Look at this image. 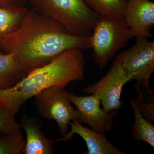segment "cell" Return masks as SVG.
Returning a JSON list of instances; mask_svg holds the SVG:
<instances>
[{
  "label": "cell",
  "mask_w": 154,
  "mask_h": 154,
  "mask_svg": "<svg viewBox=\"0 0 154 154\" xmlns=\"http://www.w3.org/2000/svg\"><path fill=\"white\" fill-rule=\"evenodd\" d=\"M0 41L1 47L13 54L27 75L69 49L92 48L91 36L71 35L60 22L33 8L19 30Z\"/></svg>",
  "instance_id": "6da1fadb"
},
{
  "label": "cell",
  "mask_w": 154,
  "mask_h": 154,
  "mask_svg": "<svg viewBox=\"0 0 154 154\" xmlns=\"http://www.w3.org/2000/svg\"><path fill=\"white\" fill-rule=\"evenodd\" d=\"M85 60L82 50L69 49L49 63L28 73L12 88L0 89V105L15 115L36 94L54 87L65 88L85 78Z\"/></svg>",
  "instance_id": "7a4b0ae2"
},
{
  "label": "cell",
  "mask_w": 154,
  "mask_h": 154,
  "mask_svg": "<svg viewBox=\"0 0 154 154\" xmlns=\"http://www.w3.org/2000/svg\"><path fill=\"white\" fill-rule=\"evenodd\" d=\"M36 11L60 22L68 33L77 36H91L99 15L84 0H28Z\"/></svg>",
  "instance_id": "3957f363"
},
{
  "label": "cell",
  "mask_w": 154,
  "mask_h": 154,
  "mask_svg": "<svg viewBox=\"0 0 154 154\" xmlns=\"http://www.w3.org/2000/svg\"><path fill=\"white\" fill-rule=\"evenodd\" d=\"M93 57L99 68L105 67L131 38L124 18L99 15L91 35Z\"/></svg>",
  "instance_id": "277c9868"
},
{
  "label": "cell",
  "mask_w": 154,
  "mask_h": 154,
  "mask_svg": "<svg viewBox=\"0 0 154 154\" xmlns=\"http://www.w3.org/2000/svg\"><path fill=\"white\" fill-rule=\"evenodd\" d=\"M68 93L64 88L54 87L34 96V105L38 115L45 119L54 120L63 137L69 132L70 122L79 118L78 110L72 106Z\"/></svg>",
  "instance_id": "5b68a950"
},
{
  "label": "cell",
  "mask_w": 154,
  "mask_h": 154,
  "mask_svg": "<svg viewBox=\"0 0 154 154\" xmlns=\"http://www.w3.org/2000/svg\"><path fill=\"white\" fill-rule=\"evenodd\" d=\"M136 38L135 44L117 57L128 76L142 84L151 96L150 81L154 71V42L144 36Z\"/></svg>",
  "instance_id": "8992f818"
},
{
  "label": "cell",
  "mask_w": 154,
  "mask_h": 154,
  "mask_svg": "<svg viewBox=\"0 0 154 154\" xmlns=\"http://www.w3.org/2000/svg\"><path fill=\"white\" fill-rule=\"evenodd\" d=\"M131 80L132 78L127 75L116 56L108 72L101 79L84 88L83 92L99 98L105 111L118 110L123 104V101L120 100L123 86Z\"/></svg>",
  "instance_id": "52a82bcc"
},
{
  "label": "cell",
  "mask_w": 154,
  "mask_h": 154,
  "mask_svg": "<svg viewBox=\"0 0 154 154\" xmlns=\"http://www.w3.org/2000/svg\"><path fill=\"white\" fill-rule=\"evenodd\" d=\"M68 95L70 102L78 110V120L80 123L88 124L92 129L101 134L105 135L111 131L118 110L105 111L101 107V100L93 94L79 96L68 92Z\"/></svg>",
  "instance_id": "ba28073f"
},
{
  "label": "cell",
  "mask_w": 154,
  "mask_h": 154,
  "mask_svg": "<svg viewBox=\"0 0 154 154\" xmlns=\"http://www.w3.org/2000/svg\"><path fill=\"white\" fill-rule=\"evenodd\" d=\"M131 38H149L154 25V2L150 0H128L123 17Z\"/></svg>",
  "instance_id": "9c48e42d"
},
{
  "label": "cell",
  "mask_w": 154,
  "mask_h": 154,
  "mask_svg": "<svg viewBox=\"0 0 154 154\" xmlns=\"http://www.w3.org/2000/svg\"><path fill=\"white\" fill-rule=\"evenodd\" d=\"M77 119L70 122L71 130L63 138L56 140V142L63 140L67 141L72 139L77 134L81 137L85 142L88 151L85 154H124V152L119 150L115 146L108 140L105 135L101 134L92 128L85 127Z\"/></svg>",
  "instance_id": "30bf717a"
},
{
  "label": "cell",
  "mask_w": 154,
  "mask_h": 154,
  "mask_svg": "<svg viewBox=\"0 0 154 154\" xmlns=\"http://www.w3.org/2000/svg\"><path fill=\"white\" fill-rule=\"evenodd\" d=\"M20 128L24 130L26 140L22 154H52L54 153V143L42 132V122L35 116L28 115L26 111L21 119Z\"/></svg>",
  "instance_id": "8fae6325"
},
{
  "label": "cell",
  "mask_w": 154,
  "mask_h": 154,
  "mask_svg": "<svg viewBox=\"0 0 154 154\" xmlns=\"http://www.w3.org/2000/svg\"><path fill=\"white\" fill-rule=\"evenodd\" d=\"M26 75L19 67L13 54H0V89L12 88Z\"/></svg>",
  "instance_id": "7c38bea8"
},
{
  "label": "cell",
  "mask_w": 154,
  "mask_h": 154,
  "mask_svg": "<svg viewBox=\"0 0 154 154\" xmlns=\"http://www.w3.org/2000/svg\"><path fill=\"white\" fill-rule=\"evenodd\" d=\"M133 109L134 122L131 125V133L136 142L144 141L154 147V126L152 122L141 114L135 99L129 101Z\"/></svg>",
  "instance_id": "4fadbf2b"
},
{
  "label": "cell",
  "mask_w": 154,
  "mask_h": 154,
  "mask_svg": "<svg viewBox=\"0 0 154 154\" xmlns=\"http://www.w3.org/2000/svg\"><path fill=\"white\" fill-rule=\"evenodd\" d=\"M28 11L25 7L14 9L0 8V39L19 30Z\"/></svg>",
  "instance_id": "5bb4252c"
},
{
  "label": "cell",
  "mask_w": 154,
  "mask_h": 154,
  "mask_svg": "<svg viewBox=\"0 0 154 154\" xmlns=\"http://www.w3.org/2000/svg\"><path fill=\"white\" fill-rule=\"evenodd\" d=\"M87 5L99 15L123 18L128 0H84Z\"/></svg>",
  "instance_id": "9a60e30c"
},
{
  "label": "cell",
  "mask_w": 154,
  "mask_h": 154,
  "mask_svg": "<svg viewBox=\"0 0 154 154\" xmlns=\"http://www.w3.org/2000/svg\"><path fill=\"white\" fill-rule=\"evenodd\" d=\"M25 141L20 129L0 133V154H22Z\"/></svg>",
  "instance_id": "2e32d148"
},
{
  "label": "cell",
  "mask_w": 154,
  "mask_h": 154,
  "mask_svg": "<svg viewBox=\"0 0 154 154\" xmlns=\"http://www.w3.org/2000/svg\"><path fill=\"white\" fill-rule=\"evenodd\" d=\"M20 128V124L15 116L0 105V133H9Z\"/></svg>",
  "instance_id": "e0dca14e"
},
{
  "label": "cell",
  "mask_w": 154,
  "mask_h": 154,
  "mask_svg": "<svg viewBox=\"0 0 154 154\" xmlns=\"http://www.w3.org/2000/svg\"><path fill=\"white\" fill-rule=\"evenodd\" d=\"M136 91L138 94L136 99L137 104L141 114L144 117L149 120L154 121V99L153 95H151L152 101L149 103H146L144 100L143 96L142 94L139 87H137Z\"/></svg>",
  "instance_id": "ac0fdd59"
},
{
  "label": "cell",
  "mask_w": 154,
  "mask_h": 154,
  "mask_svg": "<svg viewBox=\"0 0 154 154\" xmlns=\"http://www.w3.org/2000/svg\"><path fill=\"white\" fill-rule=\"evenodd\" d=\"M28 0H0V8L14 9L22 8Z\"/></svg>",
  "instance_id": "d6986e66"
},
{
  "label": "cell",
  "mask_w": 154,
  "mask_h": 154,
  "mask_svg": "<svg viewBox=\"0 0 154 154\" xmlns=\"http://www.w3.org/2000/svg\"><path fill=\"white\" fill-rule=\"evenodd\" d=\"M0 48H2V47H1V41H0Z\"/></svg>",
  "instance_id": "ffe728a7"
}]
</instances>
